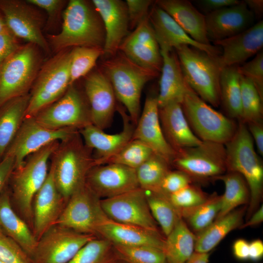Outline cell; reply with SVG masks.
I'll return each mask as SVG.
<instances>
[{
    "mask_svg": "<svg viewBox=\"0 0 263 263\" xmlns=\"http://www.w3.org/2000/svg\"><path fill=\"white\" fill-rule=\"evenodd\" d=\"M119 51L141 67L158 73L161 72V50L149 16L124 39Z\"/></svg>",
    "mask_w": 263,
    "mask_h": 263,
    "instance_id": "cell-18",
    "label": "cell"
},
{
    "mask_svg": "<svg viewBox=\"0 0 263 263\" xmlns=\"http://www.w3.org/2000/svg\"><path fill=\"white\" fill-rule=\"evenodd\" d=\"M193 183L186 173L179 170H170L163 179L158 192L169 195Z\"/></svg>",
    "mask_w": 263,
    "mask_h": 263,
    "instance_id": "cell-48",
    "label": "cell"
},
{
    "mask_svg": "<svg viewBox=\"0 0 263 263\" xmlns=\"http://www.w3.org/2000/svg\"><path fill=\"white\" fill-rule=\"evenodd\" d=\"M222 50L219 61L224 67L239 66L262 50L263 21L260 20L248 29L230 38L213 41Z\"/></svg>",
    "mask_w": 263,
    "mask_h": 263,
    "instance_id": "cell-26",
    "label": "cell"
},
{
    "mask_svg": "<svg viewBox=\"0 0 263 263\" xmlns=\"http://www.w3.org/2000/svg\"><path fill=\"white\" fill-rule=\"evenodd\" d=\"M132 139L145 143L154 153L171 166L177 152L168 144L164 135L159 117L157 95L150 94L147 96Z\"/></svg>",
    "mask_w": 263,
    "mask_h": 263,
    "instance_id": "cell-23",
    "label": "cell"
},
{
    "mask_svg": "<svg viewBox=\"0 0 263 263\" xmlns=\"http://www.w3.org/2000/svg\"><path fill=\"white\" fill-rule=\"evenodd\" d=\"M0 11L7 28L17 38L49 51V44L41 31V19L28 3L0 0Z\"/></svg>",
    "mask_w": 263,
    "mask_h": 263,
    "instance_id": "cell-16",
    "label": "cell"
},
{
    "mask_svg": "<svg viewBox=\"0 0 263 263\" xmlns=\"http://www.w3.org/2000/svg\"><path fill=\"white\" fill-rule=\"evenodd\" d=\"M161 54L162 66L157 94L159 108L172 102L181 103L185 94L189 88L175 50H161Z\"/></svg>",
    "mask_w": 263,
    "mask_h": 263,
    "instance_id": "cell-28",
    "label": "cell"
},
{
    "mask_svg": "<svg viewBox=\"0 0 263 263\" xmlns=\"http://www.w3.org/2000/svg\"><path fill=\"white\" fill-rule=\"evenodd\" d=\"M195 1L205 14L231 6L240 2L238 0H200Z\"/></svg>",
    "mask_w": 263,
    "mask_h": 263,
    "instance_id": "cell-51",
    "label": "cell"
},
{
    "mask_svg": "<svg viewBox=\"0 0 263 263\" xmlns=\"http://www.w3.org/2000/svg\"><path fill=\"white\" fill-rule=\"evenodd\" d=\"M241 75L237 66L223 68L220 78V102L224 110L231 119H241Z\"/></svg>",
    "mask_w": 263,
    "mask_h": 263,
    "instance_id": "cell-36",
    "label": "cell"
},
{
    "mask_svg": "<svg viewBox=\"0 0 263 263\" xmlns=\"http://www.w3.org/2000/svg\"><path fill=\"white\" fill-rule=\"evenodd\" d=\"M116 110L123 120V129L120 132L107 133L93 124L78 131L85 145L96 152L94 157L95 166L103 165L132 139L135 125L122 105L117 104Z\"/></svg>",
    "mask_w": 263,
    "mask_h": 263,
    "instance_id": "cell-19",
    "label": "cell"
},
{
    "mask_svg": "<svg viewBox=\"0 0 263 263\" xmlns=\"http://www.w3.org/2000/svg\"><path fill=\"white\" fill-rule=\"evenodd\" d=\"M58 142L52 143L31 154L22 166L12 173L14 202L20 217L32 229L34 198L47 178L48 162L58 147Z\"/></svg>",
    "mask_w": 263,
    "mask_h": 263,
    "instance_id": "cell-6",
    "label": "cell"
},
{
    "mask_svg": "<svg viewBox=\"0 0 263 263\" xmlns=\"http://www.w3.org/2000/svg\"><path fill=\"white\" fill-rule=\"evenodd\" d=\"M119 260L113 244L97 237L87 243L67 263H113Z\"/></svg>",
    "mask_w": 263,
    "mask_h": 263,
    "instance_id": "cell-40",
    "label": "cell"
},
{
    "mask_svg": "<svg viewBox=\"0 0 263 263\" xmlns=\"http://www.w3.org/2000/svg\"><path fill=\"white\" fill-rule=\"evenodd\" d=\"M30 99L28 94L14 98L0 110V157L5 153L24 119Z\"/></svg>",
    "mask_w": 263,
    "mask_h": 263,
    "instance_id": "cell-33",
    "label": "cell"
},
{
    "mask_svg": "<svg viewBox=\"0 0 263 263\" xmlns=\"http://www.w3.org/2000/svg\"><path fill=\"white\" fill-rule=\"evenodd\" d=\"M91 150L85 145L78 132L61 142L52 155L51 166L55 182L67 201L86 185L87 174L95 166Z\"/></svg>",
    "mask_w": 263,
    "mask_h": 263,
    "instance_id": "cell-4",
    "label": "cell"
},
{
    "mask_svg": "<svg viewBox=\"0 0 263 263\" xmlns=\"http://www.w3.org/2000/svg\"><path fill=\"white\" fill-rule=\"evenodd\" d=\"M26 2L44 9L52 19L57 15L65 3V1L61 0H27Z\"/></svg>",
    "mask_w": 263,
    "mask_h": 263,
    "instance_id": "cell-52",
    "label": "cell"
},
{
    "mask_svg": "<svg viewBox=\"0 0 263 263\" xmlns=\"http://www.w3.org/2000/svg\"><path fill=\"white\" fill-rule=\"evenodd\" d=\"M234 257L239 260L245 261L249 259V242L244 239L236 240L232 246Z\"/></svg>",
    "mask_w": 263,
    "mask_h": 263,
    "instance_id": "cell-55",
    "label": "cell"
},
{
    "mask_svg": "<svg viewBox=\"0 0 263 263\" xmlns=\"http://www.w3.org/2000/svg\"><path fill=\"white\" fill-rule=\"evenodd\" d=\"M113 263H125V262H124L123 261L119 260H118V261H116V262H114Z\"/></svg>",
    "mask_w": 263,
    "mask_h": 263,
    "instance_id": "cell-61",
    "label": "cell"
},
{
    "mask_svg": "<svg viewBox=\"0 0 263 263\" xmlns=\"http://www.w3.org/2000/svg\"><path fill=\"white\" fill-rule=\"evenodd\" d=\"M174 50L189 87L206 103L218 107L221 104L220 78L222 69L219 56L187 45Z\"/></svg>",
    "mask_w": 263,
    "mask_h": 263,
    "instance_id": "cell-5",
    "label": "cell"
},
{
    "mask_svg": "<svg viewBox=\"0 0 263 263\" xmlns=\"http://www.w3.org/2000/svg\"><path fill=\"white\" fill-rule=\"evenodd\" d=\"M152 6L149 13V20L161 50L171 51L180 46L187 45L213 56L221 55L222 50L219 47L196 41L155 2Z\"/></svg>",
    "mask_w": 263,
    "mask_h": 263,
    "instance_id": "cell-22",
    "label": "cell"
},
{
    "mask_svg": "<svg viewBox=\"0 0 263 263\" xmlns=\"http://www.w3.org/2000/svg\"><path fill=\"white\" fill-rule=\"evenodd\" d=\"M226 172H236L245 180L250 200L245 215L247 221L260 207L263 195V165L256 153L246 125L239 121L232 138L225 144Z\"/></svg>",
    "mask_w": 263,
    "mask_h": 263,
    "instance_id": "cell-2",
    "label": "cell"
},
{
    "mask_svg": "<svg viewBox=\"0 0 263 263\" xmlns=\"http://www.w3.org/2000/svg\"><path fill=\"white\" fill-rule=\"evenodd\" d=\"M263 256V241L260 239H256L249 243V259L252 261H258Z\"/></svg>",
    "mask_w": 263,
    "mask_h": 263,
    "instance_id": "cell-56",
    "label": "cell"
},
{
    "mask_svg": "<svg viewBox=\"0 0 263 263\" xmlns=\"http://www.w3.org/2000/svg\"><path fill=\"white\" fill-rule=\"evenodd\" d=\"M247 205L236 208L220 219L215 220L205 229L196 235L194 251L209 253L232 230L244 223Z\"/></svg>",
    "mask_w": 263,
    "mask_h": 263,
    "instance_id": "cell-32",
    "label": "cell"
},
{
    "mask_svg": "<svg viewBox=\"0 0 263 263\" xmlns=\"http://www.w3.org/2000/svg\"><path fill=\"white\" fill-rule=\"evenodd\" d=\"M20 46L8 28L0 32V66Z\"/></svg>",
    "mask_w": 263,
    "mask_h": 263,
    "instance_id": "cell-50",
    "label": "cell"
},
{
    "mask_svg": "<svg viewBox=\"0 0 263 263\" xmlns=\"http://www.w3.org/2000/svg\"><path fill=\"white\" fill-rule=\"evenodd\" d=\"M67 202L56 187L51 166L44 183L33 200L32 231L37 241L56 224Z\"/></svg>",
    "mask_w": 263,
    "mask_h": 263,
    "instance_id": "cell-21",
    "label": "cell"
},
{
    "mask_svg": "<svg viewBox=\"0 0 263 263\" xmlns=\"http://www.w3.org/2000/svg\"><path fill=\"white\" fill-rule=\"evenodd\" d=\"M101 70L110 80L116 99L124 106L136 125L140 115L142 90L159 73L138 65L120 51L103 61Z\"/></svg>",
    "mask_w": 263,
    "mask_h": 263,
    "instance_id": "cell-3",
    "label": "cell"
},
{
    "mask_svg": "<svg viewBox=\"0 0 263 263\" xmlns=\"http://www.w3.org/2000/svg\"><path fill=\"white\" fill-rule=\"evenodd\" d=\"M248 8L253 13L255 18H261L263 14V0H245Z\"/></svg>",
    "mask_w": 263,
    "mask_h": 263,
    "instance_id": "cell-58",
    "label": "cell"
},
{
    "mask_svg": "<svg viewBox=\"0 0 263 263\" xmlns=\"http://www.w3.org/2000/svg\"><path fill=\"white\" fill-rule=\"evenodd\" d=\"M0 260L6 263H34L22 248L0 228Z\"/></svg>",
    "mask_w": 263,
    "mask_h": 263,
    "instance_id": "cell-46",
    "label": "cell"
},
{
    "mask_svg": "<svg viewBox=\"0 0 263 263\" xmlns=\"http://www.w3.org/2000/svg\"><path fill=\"white\" fill-rule=\"evenodd\" d=\"M84 90L92 124L103 130L109 128L116 110V98L110 80L101 69L87 75Z\"/></svg>",
    "mask_w": 263,
    "mask_h": 263,
    "instance_id": "cell-20",
    "label": "cell"
},
{
    "mask_svg": "<svg viewBox=\"0 0 263 263\" xmlns=\"http://www.w3.org/2000/svg\"><path fill=\"white\" fill-rule=\"evenodd\" d=\"M125 2L130 27L133 30L142 20L149 17L151 6L154 2L151 0H127Z\"/></svg>",
    "mask_w": 263,
    "mask_h": 263,
    "instance_id": "cell-49",
    "label": "cell"
},
{
    "mask_svg": "<svg viewBox=\"0 0 263 263\" xmlns=\"http://www.w3.org/2000/svg\"><path fill=\"white\" fill-rule=\"evenodd\" d=\"M71 50L57 53L40 68L29 94L25 117L35 116L65 93L70 85Z\"/></svg>",
    "mask_w": 263,
    "mask_h": 263,
    "instance_id": "cell-7",
    "label": "cell"
},
{
    "mask_svg": "<svg viewBox=\"0 0 263 263\" xmlns=\"http://www.w3.org/2000/svg\"><path fill=\"white\" fill-rule=\"evenodd\" d=\"M0 263H6L0 260Z\"/></svg>",
    "mask_w": 263,
    "mask_h": 263,
    "instance_id": "cell-62",
    "label": "cell"
},
{
    "mask_svg": "<svg viewBox=\"0 0 263 263\" xmlns=\"http://www.w3.org/2000/svg\"><path fill=\"white\" fill-rule=\"evenodd\" d=\"M263 221V206H260L258 209L250 216V217L243 223L239 228L243 229L249 226L257 225Z\"/></svg>",
    "mask_w": 263,
    "mask_h": 263,
    "instance_id": "cell-57",
    "label": "cell"
},
{
    "mask_svg": "<svg viewBox=\"0 0 263 263\" xmlns=\"http://www.w3.org/2000/svg\"><path fill=\"white\" fill-rule=\"evenodd\" d=\"M78 132L69 128L50 129L39 124L34 116H26L5 154L14 158V169H18L31 154L52 143L66 141Z\"/></svg>",
    "mask_w": 263,
    "mask_h": 263,
    "instance_id": "cell-14",
    "label": "cell"
},
{
    "mask_svg": "<svg viewBox=\"0 0 263 263\" xmlns=\"http://www.w3.org/2000/svg\"><path fill=\"white\" fill-rule=\"evenodd\" d=\"M240 84L242 114L239 121L245 124L263 121V98L250 79L241 75Z\"/></svg>",
    "mask_w": 263,
    "mask_h": 263,
    "instance_id": "cell-41",
    "label": "cell"
},
{
    "mask_svg": "<svg viewBox=\"0 0 263 263\" xmlns=\"http://www.w3.org/2000/svg\"><path fill=\"white\" fill-rule=\"evenodd\" d=\"M216 180L224 182L225 190L221 195V208L215 220L221 218L239 206L248 204L250 191L242 175L236 172H226L216 178Z\"/></svg>",
    "mask_w": 263,
    "mask_h": 263,
    "instance_id": "cell-35",
    "label": "cell"
},
{
    "mask_svg": "<svg viewBox=\"0 0 263 263\" xmlns=\"http://www.w3.org/2000/svg\"><path fill=\"white\" fill-rule=\"evenodd\" d=\"M103 54V48L101 47L73 48L70 66V85L79 78L87 75Z\"/></svg>",
    "mask_w": 263,
    "mask_h": 263,
    "instance_id": "cell-42",
    "label": "cell"
},
{
    "mask_svg": "<svg viewBox=\"0 0 263 263\" xmlns=\"http://www.w3.org/2000/svg\"><path fill=\"white\" fill-rule=\"evenodd\" d=\"M34 117L41 125L53 130L69 128L79 131L92 124L88 102L73 84L60 98Z\"/></svg>",
    "mask_w": 263,
    "mask_h": 263,
    "instance_id": "cell-11",
    "label": "cell"
},
{
    "mask_svg": "<svg viewBox=\"0 0 263 263\" xmlns=\"http://www.w3.org/2000/svg\"><path fill=\"white\" fill-rule=\"evenodd\" d=\"M92 3L105 29L103 55L112 57L118 53L120 44L129 34L130 21L126 2L121 0H93Z\"/></svg>",
    "mask_w": 263,
    "mask_h": 263,
    "instance_id": "cell-24",
    "label": "cell"
},
{
    "mask_svg": "<svg viewBox=\"0 0 263 263\" xmlns=\"http://www.w3.org/2000/svg\"><path fill=\"white\" fill-rule=\"evenodd\" d=\"M62 18L60 32L47 37L55 51L59 52L76 47L103 48L105 29L93 5L92 6L85 0H71L63 12Z\"/></svg>",
    "mask_w": 263,
    "mask_h": 263,
    "instance_id": "cell-1",
    "label": "cell"
},
{
    "mask_svg": "<svg viewBox=\"0 0 263 263\" xmlns=\"http://www.w3.org/2000/svg\"><path fill=\"white\" fill-rule=\"evenodd\" d=\"M100 202L104 212L110 219L163 235L151 213L145 191L140 188L101 199Z\"/></svg>",
    "mask_w": 263,
    "mask_h": 263,
    "instance_id": "cell-15",
    "label": "cell"
},
{
    "mask_svg": "<svg viewBox=\"0 0 263 263\" xmlns=\"http://www.w3.org/2000/svg\"><path fill=\"white\" fill-rule=\"evenodd\" d=\"M153 153L152 150L145 143L137 139H132L104 164H118L136 169Z\"/></svg>",
    "mask_w": 263,
    "mask_h": 263,
    "instance_id": "cell-43",
    "label": "cell"
},
{
    "mask_svg": "<svg viewBox=\"0 0 263 263\" xmlns=\"http://www.w3.org/2000/svg\"><path fill=\"white\" fill-rule=\"evenodd\" d=\"M15 169V159L5 154L0 162V195L5 188V184Z\"/></svg>",
    "mask_w": 263,
    "mask_h": 263,
    "instance_id": "cell-53",
    "label": "cell"
},
{
    "mask_svg": "<svg viewBox=\"0 0 263 263\" xmlns=\"http://www.w3.org/2000/svg\"><path fill=\"white\" fill-rule=\"evenodd\" d=\"M34 44L19 47L0 66V108L27 94L39 70L40 56Z\"/></svg>",
    "mask_w": 263,
    "mask_h": 263,
    "instance_id": "cell-9",
    "label": "cell"
},
{
    "mask_svg": "<svg viewBox=\"0 0 263 263\" xmlns=\"http://www.w3.org/2000/svg\"><path fill=\"white\" fill-rule=\"evenodd\" d=\"M155 3L167 12L194 40L211 44L207 37L205 15L187 0H157Z\"/></svg>",
    "mask_w": 263,
    "mask_h": 263,
    "instance_id": "cell-30",
    "label": "cell"
},
{
    "mask_svg": "<svg viewBox=\"0 0 263 263\" xmlns=\"http://www.w3.org/2000/svg\"><path fill=\"white\" fill-rule=\"evenodd\" d=\"M100 200L86 184L69 198L56 224L97 237L99 228L109 219Z\"/></svg>",
    "mask_w": 263,
    "mask_h": 263,
    "instance_id": "cell-12",
    "label": "cell"
},
{
    "mask_svg": "<svg viewBox=\"0 0 263 263\" xmlns=\"http://www.w3.org/2000/svg\"><path fill=\"white\" fill-rule=\"evenodd\" d=\"M181 105L192 131L201 140L225 145L234 135L238 126L235 121L214 109L190 87Z\"/></svg>",
    "mask_w": 263,
    "mask_h": 263,
    "instance_id": "cell-8",
    "label": "cell"
},
{
    "mask_svg": "<svg viewBox=\"0 0 263 263\" xmlns=\"http://www.w3.org/2000/svg\"><path fill=\"white\" fill-rule=\"evenodd\" d=\"M7 29L2 16L0 14V32Z\"/></svg>",
    "mask_w": 263,
    "mask_h": 263,
    "instance_id": "cell-60",
    "label": "cell"
},
{
    "mask_svg": "<svg viewBox=\"0 0 263 263\" xmlns=\"http://www.w3.org/2000/svg\"><path fill=\"white\" fill-rule=\"evenodd\" d=\"M171 166L188 174L193 182L207 183L226 172L224 144L203 141L177 152Z\"/></svg>",
    "mask_w": 263,
    "mask_h": 263,
    "instance_id": "cell-10",
    "label": "cell"
},
{
    "mask_svg": "<svg viewBox=\"0 0 263 263\" xmlns=\"http://www.w3.org/2000/svg\"><path fill=\"white\" fill-rule=\"evenodd\" d=\"M209 196L200 186L191 184L168 196L172 204L179 211L203 203Z\"/></svg>",
    "mask_w": 263,
    "mask_h": 263,
    "instance_id": "cell-45",
    "label": "cell"
},
{
    "mask_svg": "<svg viewBox=\"0 0 263 263\" xmlns=\"http://www.w3.org/2000/svg\"><path fill=\"white\" fill-rule=\"evenodd\" d=\"M221 195L216 192L209 194L203 203L194 207L179 210L181 218L195 234L201 232L215 220L219 212Z\"/></svg>",
    "mask_w": 263,
    "mask_h": 263,
    "instance_id": "cell-37",
    "label": "cell"
},
{
    "mask_svg": "<svg viewBox=\"0 0 263 263\" xmlns=\"http://www.w3.org/2000/svg\"><path fill=\"white\" fill-rule=\"evenodd\" d=\"M97 237L102 238L114 245L150 246L163 250L165 237L146 229L108 219L100 226Z\"/></svg>",
    "mask_w": 263,
    "mask_h": 263,
    "instance_id": "cell-29",
    "label": "cell"
},
{
    "mask_svg": "<svg viewBox=\"0 0 263 263\" xmlns=\"http://www.w3.org/2000/svg\"><path fill=\"white\" fill-rule=\"evenodd\" d=\"M255 16L244 0L231 6L205 14L207 37L213 41L224 39L248 29Z\"/></svg>",
    "mask_w": 263,
    "mask_h": 263,
    "instance_id": "cell-25",
    "label": "cell"
},
{
    "mask_svg": "<svg viewBox=\"0 0 263 263\" xmlns=\"http://www.w3.org/2000/svg\"><path fill=\"white\" fill-rule=\"evenodd\" d=\"M145 192L151 213L166 237L181 218L179 211L172 204L167 195L156 192Z\"/></svg>",
    "mask_w": 263,
    "mask_h": 263,
    "instance_id": "cell-38",
    "label": "cell"
},
{
    "mask_svg": "<svg viewBox=\"0 0 263 263\" xmlns=\"http://www.w3.org/2000/svg\"><path fill=\"white\" fill-rule=\"evenodd\" d=\"M86 184L100 199L139 188L135 169L114 163L92 167L87 174Z\"/></svg>",
    "mask_w": 263,
    "mask_h": 263,
    "instance_id": "cell-17",
    "label": "cell"
},
{
    "mask_svg": "<svg viewBox=\"0 0 263 263\" xmlns=\"http://www.w3.org/2000/svg\"><path fill=\"white\" fill-rule=\"evenodd\" d=\"M209 256V253L194 251L190 257L185 263H208Z\"/></svg>",
    "mask_w": 263,
    "mask_h": 263,
    "instance_id": "cell-59",
    "label": "cell"
},
{
    "mask_svg": "<svg viewBox=\"0 0 263 263\" xmlns=\"http://www.w3.org/2000/svg\"><path fill=\"white\" fill-rule=\"evenodd\" d=\"M97 238L55 224L38 240L34 263H67L87 243Z\"/></svg>",
    "mask_w": 263,
    "mask_h": 263,
    "instance_id": "cell-13",
    "label": "cell"
},
{
    "mask_svg": "<svg viewBox=\"0 0 263 263\" xmlns=\"http://www.w3.org/2000/svg\"><path fill=\"white\" fill-rule=\"evenodd\" d=\"M0 228L32 259L38 241L28 224L13 209L5 188L0 195Z\"/></svg>",
    "mask_w": 263,
    "mask_h": 263,
    "instance_id": "cell-31",
    "label": "cell"
},
{
    "mask_svg": "<svg viewBox=\"0 0 263 263\" xmlns=\"http://www.w3.org/2000/svg\"><path fill=\"white\" fill-rule=\"evenodd\" d=\"M241 75L250 79L263 98V52L258 53L250 61L237 66Z\"/></svg>",
    "mask_w": 263,
    "mask_h": 263,
    "instance_id": "cell-47",
    "label": "cell"
},
{
    "mask_svg": "<svg viewBox=\"0 0 263 263\" xmlns=\"http://www.w3.org/2000/svg\"><path fill=\"white\" fill-rule=\"evenodd\" d=\"M113 245L119 259L126 263H167L163 250L156 247Z\"/></svg>",
    "mask_w": 263,
    "mask_h": 263,
    "instance_id": "cell-44",
    "label": "cell"
},
{
    "mask_svg": "<svg viewBox=\"0 0 263 263\" xmlns=\"http://www.w3.org/2000/svg\"><path fill=\"white\" fill-rule=\"evenodd\" d=\"M170 166L163 158L153 153L135 169L139 188L145 191L158 192L163 179L171 170Z\"/></svg>",
    "mask_w": 263,
    "mask_h": 263,
    "instance_id": "cell-39",
    "label": "cell"
},
{
    "mask_svg": "<svg viewBox=\"0 0 263 263\" xmlns=\"http://www.w3.org/2000/svg\"><path fill=\"white\" fill-rule=\"evenodd\" d=\"M159 117L165 139L176 152L202 142L192 131L181 103L172 102L159 108Z\"/></svg>",
    "mask_w": 263,
    "mask_h": 263,
    "instance_id": "cell-27",
    "label": "cell"
},
{
    "mask_svg": "<svg viewBox=\"0 0 263 263\" xmlns=\"http://www.w3.org/2000/svg\"><path fill=\"white\" fill-rule=\"evenodd\" d=\"M255 143L258 153L263 155V121L250 122L245 124Z\"/></svg>",
    "mask_w": 263,
    "mask_h": 263,
    "instance_id": "cell-54",
    "label": "cell"
},
{
    "mask_svg": "<svg viewBox=\"0 0 263 263\" xmlns=\"http://www.w3.org/2000/svg\"><path fill=\"white\" fill-rule=\"evenodd\" d=\"M196 235L181 218L165 237L163 251L167 263H185L194 251Z\"/></svg>",
    "mask_w": 263,
    "mask_h": 263,
    "instance_id": "cell-34",
    "label": "cell"
}]
</instances>
